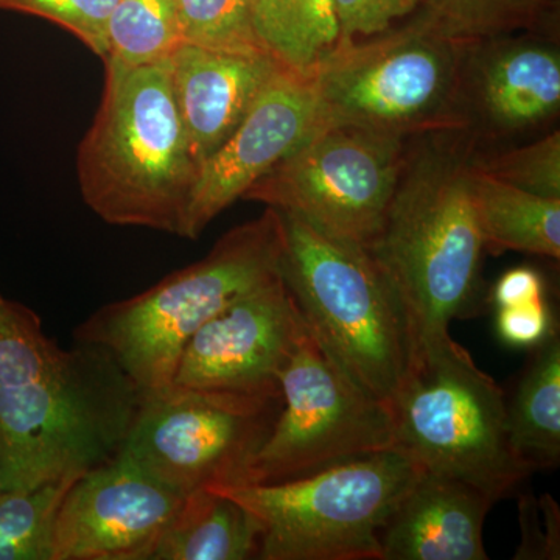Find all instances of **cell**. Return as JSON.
I'll return each mask as SVG.
<instances>
[{
  "label": "cell",
  "mask_w": 560,
  "mask_h": 560,
  "mask_svg": "<svg viewBox=\"0 0 560 560\" xmlns=\"http://www.w3.org/2000/svg\"><path fill=\"white\" fill-rule=\"evenodd\" d=\"M477 143L464 131L408 139L385 220L370 246L399 294L418 350L478 315L485 241L471 200Z\"/></svg>",
  "instance_id": "cell-1"
},
{
  "label": "cell",
  "mask_w": 560,
  "mask_h": 560,
  "mask_svg": "<svg viewBox=\"0 0 560 560\" xmlns=\"http://www.w3.org/2000/svg\"><path fill=\"white\" fill-rule=\"evenodd\" d=\"M105 70L101 106L77 153L81 197L106 223L183 237L201 165L173 94L171 58Z\"/></svg>",
  "instance_id": "cell-2"
},
{
  "label": "cell",
  "mask_w": 560,
  "mask_h": 560,
  "mask_svg": "<svg viewBox=\"0 0 560 560\" xmlns=\"http://www.w3.org/2000/svg\"><path fill=\"white\" fill-rule=\"evenodd\" d=\"M279 210L223 235L205 259L172 272L130 300L103 305L73 331L105 349L143 394L168 388L184 346L228 305L280 275Z\"/></svg>",
  "instance_id": "cell-3"
},
{
  "label": "cell",
  "mask_w": 560,
  "mask_h": 560,
  "mask_svg": "<svg viewBox=\"0 0 560 560\" xmlns=\"http://www.w3.org/2000/svg\"><path fill=\"white\" fill-rule=\"evenodd\" d=\"M142 399L109 352L84 342L39 381L0 389L3 492L79 478L116 458Z\"/></svg>",
  "instance_id": "cell-4"
},
{
  "label": "cell",
  "mask_w": 560,
  "mask_h": 560,
  "mask_svg": "<svg viewBox=\"0 0 560 560\" xmlns=\"http://www.w3.org/2000/svg\"><path fill=\"white\" fill-rule=\"evenodd\" d=\"M280 217V276L308 329L361 388L388 404L415 352L399 294L370 250L329 237L300 217Z\"/></svg>",
  "instance_id": "cell-5"
},
{
  "label": "cell",
  "mask_w": 560,
  "mask_h": 560,
  "mask_svg": "<svg viewBox=\"0 0 560 560\" xmlns=\"http://www.w3.org/2000/svg\"><path fill=\"white\" fill-rule=\"evenodd\" d=\"M393 448L423 470L506 499L533 470L512 448L506 394L452 337L418 350L385 405Z\"/></svg>",
  "instance_id": "cell-6"
},
{
  "label": "cell",
  "mask_w": 560,
  "mask_h": 560,
  "mask_svg": "<svg viewBox=\"0 0 560 560\" xmlns=\"http://www.w3.org/2000/svg\"><path fill=\"white\" fill-rule=\"evenodd\" d=\"M471 43L418 13L407 24L338 44L313 75L319 125H355L405 140L464 131L463 77Z\"/></svg>",
  "instance_id": "cell-7"
},
{
  "label": "cell",
  "mask_w": 560,
  "mask_h": 560,
  "mask_svg": "<svg viewBox=\"0 0 560 560\" xmlns=\"http://www.w3.org/2000/svg\"><path fill=\"white\" fill-rule=\"evenodd\" d=\"M422 467L394 448L298 480L220 485L261 526V560H382V526Z\"/></svg>",
  "instance_id": "cell-8"
},
{
  "label": "cell",
  "mask_w": 560,
  "mask_h": 560,
  "mask_svg": "<svg viewBox=\"0 0 560 560\" xmlns=\"http://www.w3.org/2000/svg\"><path fill=\"white\" fill-rule=\"evenodd\" d=\"M408 140L355 125H319L243 195L370 249L396 190Z\"/></svg>",
  "instance_id": "cell-9"
},
{
  "label": "cell",
  "mask_w": 560,
  "mask_h": 560,
  "mask_svg": "<svg viewBox=\"0 0 560 560\" xmlns=\"http://www.w3.org/2000/svg\"><path fill=\"white\" fill-rule=\"evenodd\" d=\"M282 396H242L168 386L143 394L119 453L180 497L241 485L270 436Z\"/></svg>",
  "instance_id": "cell-10"
},
{
  "label": "cell",
  "mask_w": 560,
  "mask_h": 560,
  "mask_svg": "<svg viewBox=\"0 0 560 560\" xmlns=\"http://www.w3.org/2000/svg\"><path fill=\"white\" fill-rule=\"evenodd\" d=\"M279 385L282 408L242 482L298 480L393 448L385 404L331 359L308 326Z\"/></svg>",
  "instance_id": "cell-11"
},
{
  "label": "cell",
  "mask_w": 560,
  "mask_h": 560,
  "mask_svg": "<svg viewBox=\"0 0 560 560\" xmlns=\"http://www.w3.org/2000/svg\"><path fill=\"white\" fill-rule=\"evenodd\" d=\"M307 329L282 276L228 305L191 335L172 385L242 396H280L279 378Z\"/></svg>",
  "instance_id": "cell-12"
},
{
  "label": "cell",
  "mask_w": 560,
  "mask_h": 560,
  "mask_svg": "<svg viewBox=\"0 0 560 560\" xmlns=\"http://www.w3.org/2000/svg\"><path fill=\"white\" fill-rule=\"evenodd\" d=\"M184 499L117 455L70 486L51 560H151Z\"/></svg>",
  "instance_id": "cell-13"
},
{
  "label": "cell",
  "mask_w": 560,
  "mask_h": 560,
  "mask_svg": "<svg viewBox=\"0 0 560 560\" xmlns=\"http://www.w3.org/2000/svg\"><path fill=\"white\" fill-rule=\"evenodd\" d=\"M560 110L558 38L514 33L471 43L463 77V113L478 149L544 130Z\"/></svg>",
  "instance_id": "cell-14"
},
{
  "label": "cell",
  "mask_w": 560,
  "mask_h": 560,
  "mask_svg": "<svg viewBox=\"0 0 560 560\" xmlns=\"http://www.w3.org/2000/svg\"><path fill=\"white\" fill-rule=\"evenodd\" d=\"M316 124L312 81L283 69L261 91L237 130L202 162L183 237L197 241L224 209L304 142Z\"/></svg>",
  "instance_id": "cell-15"
},
{
  "label": "cell",
  "mask_w": 560,
  "mask_h": 560,
  "mask_svg": "<svg viewBox=\"0 0 560 560\" xmlns=\"http://www.w3.org/2000/svg\"><path fill=\"white\" fill-rule=\"evenodd\" d=\"M271 55H246L180 44L171 57L173 94L198 164L230 139L279 72Z\"/></svg>",
  "instance_id": "cell-16"
},
{
  "label": "cell",
  "mask_w": 560,
  "mask_h": 560,
  "mask_svg": "<svg viewBox=\"0 0 560 560\" xmlns=\"http://www.w3.org/2000/svg\"><path fill=\"white\" fill-rule=\"evenodd\" d=\"M495 503L466 482L422 469L382 526V560H488L482 529Z\"/></svg>",
  "instance_id": "cell-17"
},
{
  "label": "cell",
  "mask_w": 560,
  "mask_h": 560,
  "mask_svg": "<svg viewBox=\"0 0 560 560\" xmlns=\"http://www.w3.org/2000/svg\"><path fill=\"white\" fill-rule=\"evenodd\" d=\"M261 526L238 501L219 490H195L183 506L151 560L259 559Z\"/></svg>",
  "instance_id": "cell-18"
},
{
  "label": "cell",
  "mask_w": 560,
  "mask_h": 560,
  "mask_svg": "<svg viewBox=\"0 0 560 560\" xmlns=\"http://www.w3.org/2000/svg\"><path fill=\"white\" fill-rule=\"evenodd\" d=\"M470 190L488 253L518 250L559 260L560 200L492 178L478 171L474 162Z\"/></svg>",
  "instance_id": "cell-19"
},
{
  "label": "cell",
  "mask_w": 560,
  "mask_h": 560,
  "mask_svg": "<svg viewBox=\"0 0 560 560\" xmlns=\"http://www.w3.org/2000/svg\"><path fill=\"white\" fill-rule=\"evenodd\" d=\"M512 448L530 470H551L560 460V334L552 331L506 397Z\"/></svg>",
  "instance_id": "cell-20"
},
{
  "label": "cell",
  "mask_w": 560,
  "mask_h": 560,
  "mask_svg": "<svg viewBox=\"0 0 560 560\" xmlns=\"http://www.w3.org/2000/svg\"><path fill=\"white\" fill-rule=\"evenodd\" d=\"M253 21L268 54L305 80L341 40L334 0H253Z\"/></svg>",
  "instance_id": "cell-21"
},
{
  "label": "cell",
  "mask_w": 560,
  "mask_h": 560,
  "mask_svg": "<svg viewBox=\"0 0 560 560\" xmlns=\"http://www.w3.org/2000/svg\"><path fill=\"white\" fill-rule=\"evenodd\" d=\"M559 0H423L418 14L451 38L478 43L514 33L558 32Z\"/></svg>",
  "instance_id": "cell-22"
},
{
  "label": "cell",
  "mask_w": 560,
  "mask_h": 560,
  "mask_svg": "<svg viewBox=\"0 0 560 560\" xmlns=\"http://www.w3.org/2000/svg\"><path fill=\"white\" fill-rule=\"evenodd\" d=\"M183 44L176 0H117L106 27L105 65L168 60Z\"/></svg>",
  "instance_id": "cell-23"
},
{
  "label": "cell",
  "mask_w": 560,
  "mask_h": 560,
  "mask_svg": "<svg viewBox=\"0 0 560 560\" xmlns=\"http://www.w3.org/2000/svg\"><path fill=\"white\" fill-rule=\"evenodd\" d=\"M75 480L0 493V560H51L55 518Z\"/></svg>",
  "instance_id": "cell-24"
},
{
  "label": "cell",
  "mask_w": 560,
  "mask_h": 560,
  "mask_svg": "<svg viewBox=\"0 0 560 560\" xmlns=\"http://www.w3.org/2000/svg\"><path fill=\"white\" fill-rule=\"evenodd\" d=\"M65 352L44 334L35 312L0 294V389L39 381L58 366Z\"/></svg>",
  "instance_id": "cell-25"
},
{
  "label": "cell",
  "mask_w": 560,
  "mask_h": 560,
  "mask_svg": "<svg viewBox=\"0 0 560 560\" xmlns=\"http://www.w3.org/2000/svg\"><path fill=\"white\" fill-rule=\"evenodd\" d=\"M176 9L183 44L234 54H268L254 28L253 0H176Z\"/></svg>",
  "instance_id": "cell-26"
},
{
  "label": "cell",
  "mask_w": 560,
  "mask_h": 560,
  "mask_svg": "<svg viewBox=\"0 0 560 560\" xmlns=\"http://www.w3.org/2000/svg\"><path fill=\"white\" fill-rule=\"evenodd\" d=\"M478 171L539 197L560 200V132L515 149L482 153L474 160Z\"/></svg>",
  "instance_id": "cell-27"
},
{
  "label": "cell",
  "mask_w": 560,
  "mask_h": 560,
  "mask_svg": "<svg viewBox=\"0 0 560 560\" xmlns=\"http://www.w3.org/2000/svg\"><path fill=\"white\" fill-rule=\"evenodd\" d=\"M116 3L117 0H0V10L55 22L105 60L106 27Z\"/></svg>",
  "instance_id": "cell-28"
},
{
  "label": "cell",
  "mask_w": 560,
  "mask_h": 560,
  "mask_svg": "<svg viewBox=\"0 0 560 560\" xmlns=\"http://www.w3.org/2000/svg\"><path fill=\"white\" fill-rule=\"evenodd\" d=\"M522 541L515 551L517 560L560 559V510L551 495L522 493L518 501Z\"/></svg>",
  "instance_id": "cell-29"
},
{
  "label": "cell",
  "mask_w": 560,
  "mask_h": 560,
  "mask_svg": "<svg viewBox=\"0 0 560 560\" xmlns=\"http://www.w3.org/2000/svg\"><path fill=\"white\" fill-rule=\"evenodd\" d=\"M341 43H352L389 31L394 22L416 13L423 0H334Z\"/></svg>",
  "instance_id": "cell-30"
},
{
  "label": "cell",
  "mask_w": 560,
  "mask_h": 560,
  "mask_svg": "<svg viewBox=\"0 0 560 560\" xmlns=\"http://www.w3.org/2000/svg\"><path fill=\"white\" fill-rule=\"evenodd\" d=\"M559 329L545 298L497 308V334L512 348L534 349Z\"/></svg>",
  "instance_id": "cell-31"
},
{
  "label": "cell",
  "mask_w": 560,
  "mask_h": 560,
  "mask_svg": "<svg viewBox=\"0 0 560 560\" xmlns=\"http://www.w3.org/2000/svg\"><path fill=\"white\" fill-rule=\"evenodd\" d=\"M545 298V280L529 267L512 268L493 285L490 302L495 308L510 307Z\"/></svg>",
  "instance_id": "cell-32"
},
{
  "label": "cell",
  "mask_w": 560,
  "mask_h": 560,
  "mask_svg": "<svg viewBox=\"0 0 560 560\" xmlns=\"http://www.w3.org/2000/svg\"><path fill=\"white\" fill-rule=\"evenodd\" d=\"M3 492L2 471H0V493Z\"/></svg>",
  "instance_id": "cell-33"
}]
</instances>
